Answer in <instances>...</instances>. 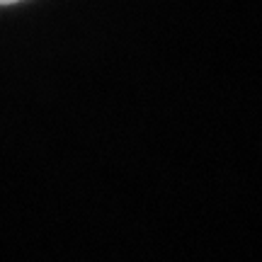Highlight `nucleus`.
<instances>
[{"label": "nucleus", "instance_id": "1", "mask_svg": "<svg viewBox=\"0 0 262 262\" xmlns=\"http://www.w3.org/2000/svg\"><path fill=\"white\" fill-rule=\"evenodd\" d=\"M17 3H25V0H0V8L3 5H17Z\"/></svg>", "mask_w": 262, "mask_h": 262}]
</instances>
